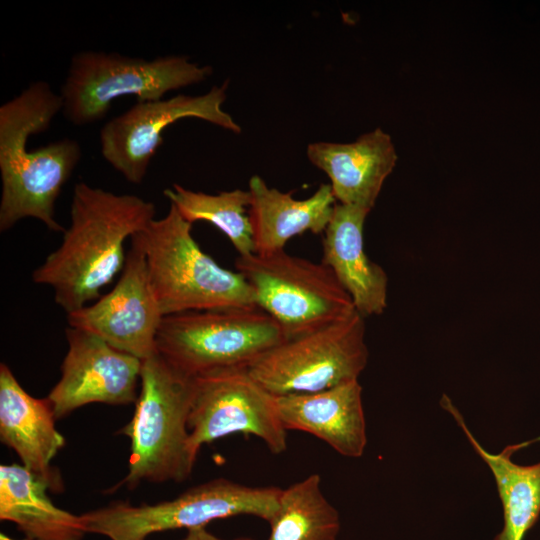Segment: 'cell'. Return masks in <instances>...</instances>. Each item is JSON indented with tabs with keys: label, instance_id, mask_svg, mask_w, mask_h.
<instances>
[{
	"label": "cell",
	"instance_id": "obj_14",
	"mask_svg": "<svg viewBox=\"0 0 540 540\" xmlns=\"http://www.w3.org/2000/svg\"><path fill=\"white\" fill-rule=\"evenodd\" d=\"M48 398L28 394L9 367L0 365V438L13 449L22 465L46 482L53 491L63 488L51 461L64 446L65 438L55 427Z\"/></svg>",
	"mask_w": 540,
	"mask_h": 540
},
{
	"label": "cell",
	"instance_id": "obj_13",
	"mask_svg": "<svg viewBox=\"0 0 540 540\" xmlns=\"http://www.w3.org/2000/svg\"><path fill=\"white\" fill-rule=\"evenodd\" d=\"M66 338L68 350L61 365V378L47 396L56 419L90 403L136 402L141 359L78 328L69 326Z\"/></svg>",
	"mask_w": 540,
	"mask_h": 540
},
{
	"label": "cell",
	"instance_id": "obj_12",
	"mask_svg": "<svg viewBox=\"0 0 540 540\" xmlns=\"http://www.w3.org/2000/svg\"><path fill=\"white\" fill-rule=\"evenodd\" d=\"M151 286L138 233L131 238L122 274L114 288L92 305L67 313L70 327L88 331L142 361L157 353L163 319Z\"/></svg>",
	"mask_w": 540,
	"mask_h": 540
},
{
	"label": "cell",
	"instance_id": "obj_17",
	"mask_svg": "<svg viewBox=\"0 0 540 540\" xmlns=\"http://www.w3.org/2000/svg\"><path fill=\"white\" fill-rule=\"evenodd\" d=\"M371 210L336 203L324 231L322 263L328 266L363 317L387 306L388 277L364 249V224Z\"/></svg>",
	"mask_w": 540,
	"mask_h": 540
},
{
	"label": "cell",
	"instance_id": "obj_11",
	"mask_svg": "<svg viewBox=\"0 0 540 540\" xmlns=\"http://www.w3.org/2000/svg\"><path fill=\"white\" fill-rule=\"evenodd\" d=\"M228 82L198 96L178 94L168 99L137 102L106 122L99 135L103 158L128 182L140 184L163 143L162 132L183 118H198L240 133L241 127L223 110Z\"/></svg>",
	"mask_w": 540,
	"mask_h": 540
},
{
	"label": "cell",
	"instance_id": "obj_1",
	"mask_svg": "<svg viewBox=\"0 0 540 540\" xmlns=\"http://www.w3.org/2000/svg\"><path fill=\"white\" fill-rule=\"evenodd\" d=\"M70 215L61 245L32 275L35 283L53 288L55 302L66 313L99 298L101 289L123 270L125 242L155 219V205L137 195L79 182Z\"/></svg>",
	"mask_w": 540,
	"mask_h": 540
},
{
	"label": "cell",
	"instance_id": "obj_23",
	"mask_svg": "<svg viewBox=\"0 0 540 540\" xmlns=\"http://www.w3.org/2000/svg\"><path fill=\"white\" fill-rule=\"evenodd\" d=\"M182 540H224L210 533L205 527L191 529ZM233 540H252L250 538H237Z\"/></svg>",
	"mask_w": 540,
	"mask_h": 540
},
{
	"label": "cell",
	"instance_id": "obj_21",
	"mask_svg": "<svg viewBox=\"0 0 540 540\" xmlns=\"http://www.w3.org/2000/svg\"><path fill=\"white\" fill-rule=\"evenodd\" d=\"M269 524L267 540H337L341 528L339 513L324 496L317 473L282 489Z\"/></svg>",
	"mask_w": 540,
	"mask_h": 540
},
{
	"label": "cell",
	"instance_id": "obj_2",
	"mask_svg": "<svg viewBox=\"0 0 540 540\" xmlns=\"http://www.w3.org/2000/svg\"><path fill=\"white\" fill-rule=\"evenodd\" d=\"M62 108L60 94L45 81L31 83L0 106L1 232L27 217L65 231L55 218V202L81 159V146L64 138L27 147L29 137L46 131Z\"/></svg>",
	"mask_w": 540,
	"mask_h": 540
},
{
	"label": "cell",
	"instance_id": "obj_7",
	"mask_svg": "<svg viewBox=\"0 0 540 540\" xmlns=\"http://www.w3.org/2000/svg\"><path fill=\"white\" fill-rule=\"evenodd\" d=\"M282 489L253 487L226 478L194 486L176 498L133 506L116 501L81 516L86 533L111 540H145L153 533L205 527L211 521L237 515L274 517Z\"/></svg>",
	"mask_w": 540,
	"mask_h": 540
},
{
	"label": "cell",
	"instance_id": "obj_18",
	"mask_svg": "<svg viewBox=\"0 0 540 540\" xmlns=\"http://www.w3.org/2000/svg\"><path fill=\"white\" fill-rule=\"evenodd\" d=\"M248 191L255 253L261 255L285 250L290 239L305 232H324L337 203L330 184H321L310 197L298 200L292 191L283 193L254 175Z\"/></svg>",
	"mask_w": 540,
	"mask_h": 540
},
{
	"label": "cell",
	"instance_id": "obj_10",
	"mask_svg": "<svg viewBox=\"0 0 540 540\" xmlns=\"http://www.w3.org/2000/svg\"><path fill=\"white\" fill-rule=\"evenodd\" d=\"M188 429L196 457L202 445L234 433L258 437L274 454L287 449V430L279 417L276 396L247 368L217 370L195 378Z\"/></svg>",
	"mask_w": 540,
	"mask_h": 540
},
{
	"label": "cell",
	"instance_id": "obj_20",
	"mask_svg": "<svg viewBox=\"0 0 540 540\" xmlns=\"http://www.w3.org/2000/svg\"><path fill=\"white\" fill-rule=\"evenodd\" d=\"M48 484L19 464L0 466V519L16 524L31 540H81L80 515L58 508Z\"/></svg>",
	"mask_w": 540,
	"mask_h": 540
},
{
	"label": "cell",
	"instance_id": "obj_8",
	"mask_svg": "<svg viewBox=\"0 0 540 540\" xmlns=\"http://www.w3.org/2000/svg\"><path fill=\"white\" fill-rule=\"evenodd\" d=\"M235 268L252 289L257 307L277 322L285 340L344 320L356 311L349 294L322 262L281 250L238 256Z\"/></svg>",
	"mask_w": 540,
	"mask_h": 540
},
{
	"label": "cell",
	"instance_id": "obj_9",
	"mask_svg": "<svg viewBox=\"0 0 540 540\" xmlns=\"http://www.w3.org/2000/svg\"><path fill=\"white\" fill-rule=\"evenodd\" d=\"M368 362L364 317L348 318L284 340L247 370L274 396L314 393L358 380Z\"/></svg>",
	"mask_w": 540,
	"mask_h": 540
},
{
	"label": "cell",
	"instance_id": "obj_6",
	"mask_svg": "<svg viewBox=\"0 0 540 540\" xmlns=\"http://www.w3.org/2000/svg\"><path fill=\"white\" fill-rule=\"evenodd\" d=\"M285 340L277 322L257 306L164 316L157 353L189 377L247 368Z\"/></svg>",
	"mask_w": 540,
	"mask_h": 540
},
{
	"label": "cell",
	"instance_id": "obj_16",
	"mask_svg": "<svg viewBox=\"0 0 540 540\" xmlns=\"http://www.w3.org/2000/svg\"><path fill=\"white\" fill-rule=\"evenodd\" d=\"M276 401L286 430L312 434L345 457L363 455L367 434L358 380L314 393L276 396Z\"/></svg>",
	"mask_w": 540,
	"mask_h": 540
},
{
	"label": "cell",
	"instance_id": "obj_4",
	"mask_svg": "<svg viewBox=\"0 0 540 540\" xmlns=\"http://www.w3.org/2000/svg\"><path fill=\"white\" fill-rule=\"evenodd\" d=\"M191 229L170 205L164 217L138 233L162 315L257 306L242 274L218 265L200 248Z\"/></svg>",
	"mask_w": 540,
	"mask_h": 540
},
{
	"label": "cell",
	"instance_id": "obj_15",
	"mask_svg": "<svg viewBox=\"0 0 540 540\" xmlns=\"http://www.w3.org/2000/svg\"><path fill=\"white\" fill-rule=\"evenodd\" d=\"M306 153L328 176L337 203L370 210L398 159L390 135L381 128L351 143L313 142Z\"/></svg>",
	"mask_w": 540,
	"mask_h": 540
},
{
	"label": "cell",
	"instance_id": "obj_3",
	"mask_svg": "<svg viewBox=\"0 0 540 540\" xmlns=\"http://www.w3.org/2000/svg\"><path fill=\"white\" fill-rule=\"evenodd\" d=\"M140 383L134 415L120 432L131 441L128 473L113 490L142 481L182 482L197 459L188 429L195 378L156 353L142 361Z\"/></svg>",
	"mask_w": 540,
	"mask_h": 540
},
{
	"label": "cell",
	"instance_id": "obj_22",
	"mask_svg": "<svg viewBox=\"0 0 540 540\" xmlns=\"http://www.w3.org/2000/svg\"><path fill=\"white\" fill-rule=\"evenodd\" d=\"M163 194L170 201V205L189 223L205 221L223 232L239 256L255 253L248 214V190L234 189L208 194L173 184L172 187L164 189Z\"/></svg>",
	"mask_w": 540,
	"mask_h": 540
},
{
	"label": "cell",
	"instance_id": "obj_5",
	"mask_svg": "<svg viewBox=\"0 0 540 540\" xmlns=\"http://www.w3.org/2000/svg\"><path fill=\"white\" fill-rule=\"evenodd\" d=\"M186 56L153 59L115 52L85 50L75 53L59 93L62 112L75 126L93 124L110 111L113 101L134 95L138 102L156 101L173 90L194 85L212 74Z\"/></svg>",
	"mask_w": 540,
	"mask_h": 540
},
{
	"label": "cell",
	"instance_id": "obj_19",
	"mask_svg": "<svg viewBox=\"0 0 540 540\" xmlns=\"http://www.w3.org/2000/svg\"><path fill=\"white\" fill-rule=\"evenodd\" d=\"M440 405L452 415L494 476L503 509V527L494 540H523L540 515V462L520 465L512 460V456L537 439L508 445L496 454L490 453L473 436L462 414L446 394L442 395Z\"/></svg>",
	"mask_w": 540,
	"mask_h": 540
},
{
	"label": "cell",
	"instance_id": "obj_24",
	"mask_svg": "<svg viewBox=\"0 0 540 540\" xmlns=\"http://www.w3.org/2000/svg\"><path fill=\"white\" fill-rule=\"evenodd\" d=\"M0 540H17V539L11 538L5 533H0ZM21 540H31V539L25 538V539H21Z\"/></svg>",
	"mask_w": 540,
	"mask_h": 540
}]
</instances>
